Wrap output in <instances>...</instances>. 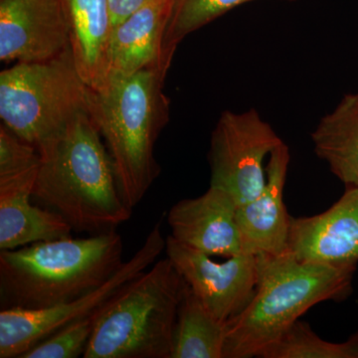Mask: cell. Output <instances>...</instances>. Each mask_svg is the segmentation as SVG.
<instances>
[{"label":"cell","mask_w":358,"mask_h":358,"mask_svg":"<svg viewBox=\"0 0 358 358\" xmlns=\"http://www.w3.org/2000/svg\"><path fill=\"white\" fill-rule=\"evenodd\" d=\"M166 76L159 68H150L90 89V115L112 159L119 192L131 209L160 173L155 148L169 120Z\"/></svg>","instance_id":"3957f363"},{"label":"cell","mask_w":358,"mask_h":358,"mask_svg":"<svg viewBox=\"0 0 358 358\" xmlns=\"http://www.w3.org/2000/svg\"><path fill=\"white\" fill-rule=\"evenodd\" d=\"M226 322L216 319L186 287L179 305L171 358H224Z\"/></svg>","instance_id":"ac0fdd59"},{"label":"cell","mask_w":358,"mask_h":358,"mask_svg":"<svg viewBox=\"0 0 358 358\" xmlns=\"http://www.w3.org/2000/svg\"><path fill=\"white\" fill-rule=\"evenodd\" d=\"M95 313L71 322L40 341L20 358H78L85 355L95 326Z\"/></svg>","instance_id":"44dd1931"},{"label":"cell","mask_w":358,"mask_h":358,"mask_svg":"<svg viewBox=\"0 0 358 358\" xmlns=\"http://www.w3.org/2000/svg\"><path fill=\"white\" fill-rule=\"evenodd\" d=\"M289 251L303 261L357 265L358 186L345 192L327 210L308 217H292Z\"/></svg>","instance_id":"7c38bea8"},{"label":"cell","mask_w":358,"mask_h":358,"mask_svg":"<svg viewBox=\"0 0 358 358\" xmlns=\"http://www.w3.org/2000/svg\"><path fill=\"white\" fill-rule=\"evenodd\" d=\"M69 47L63 0H0L2 62H42Z\"/></svg>","instance_id":"30bf717a"},{"label":"cell","mask_w":358,"mask_h":358,"mask_svg":"<svg viewBox=\"0 0 358 358\" xmlns=\"http://www.w3.org/2000/svg\"><path fill=\"white\" fill-rule=\"evenodd\" d=\"M38 169L0 178L1 251L71 237L72 227L64 219L32 200Z\"/></svg>","instance_id":"5bb4252c"},{"label":"cell","mask_w":358,"mask_h":358,"mask_svg":"<svg viewBox=\"0 0 358 358\" xmlns=\"http://www.w3.org/2000/svg\"><path fill=\"white\" fill-rule=\"evenodd\" d=\"M117 231L61 238L0 252L1 308L67 303L110 280L124 263Z\"/></svg>","instance_id":"277c9868"},{"label":"cell","mask_w":358,"mask_h":358,"mask_svg":"<svg viewBox=\"0 0 358 358\" xmlns=\"http://www.w3.org/2000/svg\"><path fill=\"white\" fill-rule=\"evenodd\" d=\"M284 143L255 109L226 110L211 134L210 186L229 193L238 206L265 187L264 160Z\"/></svg>","instance_id":"ba28073f"},{"label":"cell","mask_w":358,"mask_h":358,"mask_svg":"<svg viewBox=\"0 0 358 358\" xmlns=\"http://www.w3.org/2000/svg\"><path fill=\"white\" fill-rule=\"evenodd\" d=\"M237 208L229 193L209 186L196 199L180 200L171 207L167 214L171 236L209 256L244 253Z\"/></svg>","instance_id":"8fae6325"},{"label":"cell","mask_w":358,"mask_h":358,"mask_svg":"<svg viewBox=\"0 0 358 358\" xmlns=\"http://www.w3.org/2000/svg\"><path fill=\"white\" fill-rule=\"evenodd\" d=\"M155 0H109L113 27ZM114 29V28H113Z\"/></svg>","instance_id":"603a6c76"},{"label":"cell","mask_w":358,"mask_h":358,"mask_svg":"<svg viewBox=\"0 0 358 358\" xmlns=\"http://www.w3.org/2000/svg\"><path fill=\"white\" fill-rule=\"evenodd\" d=\"M256 0H171V13L162 41L160 66L167 73L182 40L228 11ZM298 1V0H282Z\"/></svg>","instance_id":"d6986e66"},{"label":"cell","mask_w":358,"mask_h":358,"mask_svg":"<svg viewBox=\"0 0 358 358\" xmlns=\"http://www.w3.org/2000/svg\"><path fill=\"white\" fill-rule=\"evenodd\" d=\"M89 93L70 47L50 60L15 63L0 73L1 124L38 148L89 112Z\"/></svg>","instance_id":"8992f818"},{"label":"cell","mask_w":358,"mask_h":358,"mask_svg":"<svg viewBox=\"0 0 358 358\" xmlns=\"http://www.w3.org/2000/svg\"><path fill=\"white\" fill-rule=\"evenodd\" d=\"M315 152L346 187L358 186V93L348 94L312 134Z\"/></svg>","instance_id":"e0dca14e"},{"label":"cell","mask_w":358,"mask_h":358,"mask_svg":"<svg viewBox=\"0 0 358 358\" xmlns=\"http://www.w3.org/2000/svg\"><path fill=\"white\" fill-rule=\"evenodd\" d=\"M187 284L169 258L124 285L95 313L85 358H171Z\"/></svg>","instance_id":"5b68a950"},{"label":"cell","mask_w":358,"mask_h":358,"mask_svg":"<svg viewBox=\"0 0 358 358\" xmlns=\"http://www.w3.org/2000/svg\"><path fill=\"white\" fill-rule=\"evenodd\" d=\"M32 200L59 214L73 231L102 234L128 221L133 209L117 188L112 159L89 112L38 148Z\"/></svg>","instance_id":"6da1fadb"},{"label":"cell","mask_w":358,"mask_h":358,"mask_svg":"<svg viewBox=\"0 0 358 358\" xmlns=\"http://www.w3.org/2000/svg\"><path fill=\"white\" fill-rule=\"evenodd\" d=\"M38 148L21 140L6 127H0V178H11L37 169Z\"/></svg>","instance_id":"7402d4cb"},{"label":"cell","mask_w":358,"mask_h":358,"mask_svg":"<svg viewBox=\"0 0 358 358\" xmlns=\"http://www.w3.org/2000/svg\"><path fill=\"white\" fill-rule=\"evenodd\" d=\"M70 48L82 79L90 89L107 80L113 21L109 0H63Z\"/></svg>","instance_id":"2e32d148"},{"label":"cell","mask_w":358,"mask_h":358,"mask_svg":"<svg viewBox=\"0 0 358 358\" xmlns=\"http://www.w3.org/2000/svg\"><path fill=\"white\" fill-rule=\"evenodd\" d=\"M166 246V239L162 235L160 222L155 223L141 248L99 288L54 307L1 308L0 357L20 358L63 327L95 313L124 285L154 265Z\"/></svg>","instance_id":"52a82bcc"},{"label":"cell","mask_w":358,"mask_h":358,"mask_svg":"<svg viewBox=\"0 0 358 358\" xmlns=\"http://www.w3.org/2000/svg\"><path fill=\"white\" fill-rule=\"evenodd\" d=\"M258 281L246 308L226 324L224 358L259 357L317 303L348 298L357 265L303 261L287 251L258 256Z\"/></svg>","instance_id":"7a4b0ae2"},{"label":"cell","mask_w":358,"mask_h":358,"mask_svg":"<svg viewBox=\"0 0 358 358\" xmlns=\"http://www.w3.org/2000/svg\"><path fill=\"white\" fill-rule=\"evenodd\" d=\"M166 253L197 298L227 324L248 306L258 281V256L241 253L215 262L211 256L166 238Z\"/></svg>","instance_id":"9c48e42d"},{"label":"cell","mask_w":358,"mask_h":358,"mask_svg":"<svg viewBox=\"0 0 358 358\" xmlns=\"http://www.w3.org/2000/svg\"><path fill=\"white\" fill-rule=\"evenodd\" d=\"M259 358H358V329L343 343H329L299 320Z\"/></svg>","instance_id":"ffe728a7"},{"label":"cell","mask_w":358,"mask_h":358,"mask_svg":"<svg viewBox=\"0 0 358 358\" xmlns=\"http://www.w3.org/2000/svg\"><path fill=\"white\" fill-rule=\"evenodd\" d=\"M169 13L171 0H155L114 27L107 80L131 76L150 68L164 71L160 58Z\"/></svg>","instance_id":"9a60e30c"},{"label":"cell","mask_w":358,"mask_h":358,"mask_svg":"<svg viewBox=\"0 0 358 358\" xmlns=\"http://www.w3.org/2000/svg\"><path fill=\"white\" fill-rule=\"evenodd\" d=\"M289 150L282 143L268 155L266 185L262 192L237 208V222L244 253L281 255L289 251L292 217L284 202Z\"/></svg>","instance_id":"4fadbf2b"}]
</instances>
